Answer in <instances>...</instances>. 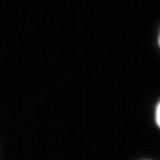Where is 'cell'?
I'll return each instance as SVG.
<instances>
[{
    "label": "cell",
    "mask_w": 160,
    "mask_h": 160,
    "mask_svg": "<svg viewBox=\"0 0 160 160\" xmlns=\"http://www.w3.org/2000/svg\"><path fill=\"white\" fill-rule=\"evenodd\" d=\"M155 121H156L157 125L160 128V101L158 102L156 110H155Z\"/></svg>",
    "instance_id": "6da1fadb"
},
{
    "label": "cell",
    "mask_w": 160,
    "mask_h": 160,
    "mask_svg": "<svg viewBox=\"0 0 160 160\" xmlns=\"http://www.w3.org/2000/svg\"><path fill=\"white\" fill-rule=\"evenodd\" d=\"M158 42H159V45H160V33H159V37H158Z\"/></svg>",
    "instance_id": "7a4b0ae2"
}]
</instances>
